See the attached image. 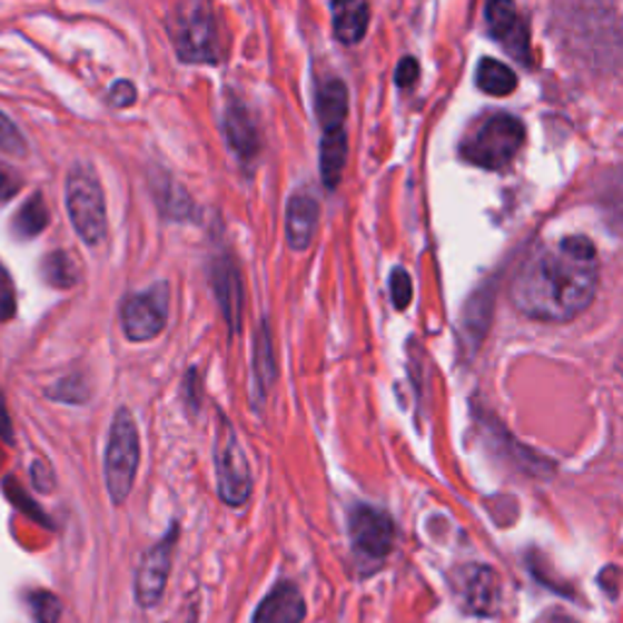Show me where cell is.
<instances>
[{
  "label": "cell",
  "instance_id": "6da1fadb",
  "mask_svg": "<svg viewBox=\"0 0 623 623\" xmlns=\"http://www.w3.org/2000/svg\"><path fill=\"white\" fill-rule=\"evenodd\" d=\"M600 288V256L592 239L573 234L528 254L512 280V303L522 315L563 324L587 309Z\"/></svg>",
  "mask_w": 623,
  "mask_h": 623
},
{
  "label": "cell",
  "instance_id": "7a4b0ae2",
  "mask_svg": "<svg viewBox=\"0 0 623 623\" xmlns=\"http://www.w3.org/2000/svg\"><path fill=\"white\" fill-rule=\"evenodd\" d=\"M317 115L322 122V180L324 186L334 190L339 186L348 139H346V115H348V90L339 78H329L317 90Z\"/></svg>",
  "mask_w": 623,
  "mask_h": 623
},
{
  "label": "cell",
  "instance_id": "3957f363",
  "mask_svg": "<svg viewBox=\"0 0 623 623\" xmlns=\"http://www.w3.org/2000/svg\"><path fill=\"white\" fill-rule=\"evenodd\" d=\"M524 122L514 115L497 112L485 117V120L461 141V156L467 164L487 168V171H500V168L514 161V156L524 147Z\"/></svg>",
  "mask_w": 623,
  "mask_h": 623
},
{
  "label": "cell",
  "instance_id": "277c9868",
  "mask_svg": "<svg viewBox=\"0 0 623 623\" xmlns=\"http://www.w3.org/2000/svg\"><path fill=\"white\" fill-rule=\"evenodd\" d=\"M168 34L180 61L217 63L219 28L210 3H180L168 12Z\"/></svg>",
  "mask_w": 623,
  "mask_h": 623
},
{
  "label": "cell",
  "instance_id": "5b68a950",
  "mask_svg": "<svg viewBox=\"0 0 623 623\" xmlns=\"http://www.w3.org/2000/svg\"><path fill=\"white\" fill-rule=\"evenodd\" d=\"M67 210L78 237L88 246H98L108 234L106 195L88 164H76L67 176Z\"/></svg>",
  "mask_w": 623,
  "mask_h": 623
},
{
  "label": "cell",
  "instance_id": "8992f818",
  "mask_svg": "<svg viewBox=\"0 0 623 623\" xmlns=\"http://www.w3.org/2000/svg\"><path fill=\"white\" fill-rule=\"evenodd\" d=\"M139 467V432L132 412L117 409L106 448V485L112 504H122L135 487Z\"/></svg>",
  "mask_w": 623,
  "mask_h": 623
},
{
  "label": "cell",
  "instance_id": "52a82bcc",
  "mask_svg": "<svg viewBox=\"0 0 623 623\" xmlns=\"http://www.w3.org/2000/svg\"><path fill=\"white\" fill-rule=\"evenodd\" d=\"M215 473H217V492L225 504L241 506L251 497V471L246 453L239 444L237 432L222 419L215 441Z\"/></svg>",
  "mask_w": 623,
  "mask_h": 623
},
{
  "label": "cell",
  "instance_id": "ba28073f",
  "mask_svg": "<svg viewBox=\"0 0 623 623\" xmlns=\"http://www.w3.org/2000/svg\"><path fill=\"white\" fill-rule=\"evenodd\" d=\"M348 534L356 557L366 565H380L395 545L393 518L368 504H358L350 510Z\"/></svg>",
  "mask_w": 623,
  "mask_h": 623
},
{
  "label": "cell",
  "instance_id": "9c48e42d",
  "mask_svg": "<svg viewBox=\"0 0 623 623\" xmlns=\"http://www.w3.org/2000/svg\"><path fill=\"white\" fill-rule=\"evenodd\" d=\"M122 332L129 342H151L168 322V285L159 283L147 293L129 295L120 312Z\"/></svg>",
  "mask_w": 623,
  "mask_h": 623
},
{
  "label": "cell",
  "instance_id": "30bf717a",
  "mask_svg": "<svg viewBox=\"0 0 623 623\" xmlns=\"http://www.w3.org/2000/svg\"><path fill=\"white\" fill-rule=\"evenodd\" d=\"M456 602L471 616H495L502 602L500 577L487 565H463L451 575Z\"/></svg>",
  "mask_w": 623,
  "mask_h": 623
},
{
  "label": "cell",
  "instance_id": "8fae6325",
  "mask_svg": "<svg viewBox=\"0 0 623 623\" xmlns=\"http://www.w3.org/2000/svg\"><path fill=\"white\" fill-rule=\"evenodd\" d=\"M176 541H178V526H171L168 528V534L159 543H154L145 553V557H141L135 577V596L139 606L151 609L161 602L168 575H171Z\"/></svg>",
  "mask_w": 623,
  "mask_h": 623
},
{
  "label": "cell",
  "instance_id": "7c38bea8",
  "mask_svg": "<svg viewBox=\"0 0 623 623\" xmlns=\"http://www.w3.org/2000/svg\"><path fill=\"white\" fill-rule=\"evenodd\" d=\"M485 16L490 34L497 39L506 55L518 63H531L528 24L518 16V10L512 3H490L485 8Z\"/></svg>",
  "mask_w": 623,
  "mask_h": 623
},
{
  "label": "cell",
  "instance_id": "4fadbf2b",
  "mask_svg": "<svg viewBox=\"0 0 623 623\" xmlns=\"http://www.w3.org/2000/svg\"><path fill=\"white\" fill-rule=\"evenodd\" d=\"M319 225V202L312 192L300 190L288 200V215H285V234L293 251L303 254L312 246Z\"/></svg>",
  "mask_w": 623,
  "mask_h": 623
},
{
  "label": "cell",
  "instance_id": "5bb4252c",
  "mask_svg": "<svg viewBox=\"0 0 623 623\" xmlns=\"http://www.w3.org/2000/svg\"><path fill=\"white\" fill-rule=\"evenodd\" d=\"M307 606L293 582H278L258 604L251 623H303Z\"/></svg>",
  "mask_w": 623,
  "mask_h": 623
},
{
  "label": "cell",
  "instance_id": "9a60e30c",
  "mask_svg": "<svg viewBox=\"0 0 623 623\" xmlns=\"http://www.w3.org/2000/svg\"><path fill=\"white\" fill-rule=\"evenodd\" d=\"M212 288L219 307L225 312L229 329L237 334L241 327V278L229 256L212 261Z\"/></svg>",
  "mask_w": 623,
  "mask_h": 623
},
{
  "label": "cell",
  "instance_id": "2e32d148",
  "mask_svg": "<svg viewBox=\"0 0 623 623\" xmlns=\"http://www.w3.org/2000/svg\"><path fill=\"white\" fill-rule=\"evenodd\" d=\"M225 135L229 149L239 156V159L249 161L258 154V135L256 125L251 120L249 110H246L239 100H229L225 112Z\"/></svg>",
  "mask_w": 623,
  "mask_h": 623
},
{
  "label": "cell",
  "instance_id": "e0dca14e",
  "mask_svg": "<svg viewBox=\"0 0 623 623\" xmlns=\"http://www.w3.org/2000/svg\"><path fill=\"white\" fill-rule=\"evenodd\" d=\"M334 34L342 44H358L368 32L370 8L368 3H334Z\"/></svg>",
  "mask_w": 623,
  "mask_h": 623
},
{
  "label": "cell",
  "instance_id": "ac0fdd59",
  "mask_svg": "<svg viewBox=\"0 0 623 623\" xmlns=\"http://www.w3.org/2000/svg\"><path fill=\"white\" fill-rule=\"evenodd\" d=\"M475 83L479 90H483V93L504 98V96L514 93L518 86V78L510 67H506V63H502L497 59H483L477 63Z\"/></svg>",
  "mask_w": 623,
  "mask_h": 623
},
{
  "label": "cell",
  "instance_id": "d6986e66",
  "mask_svg": "<svg viewBox=\"0 0 623 623\" xmlns=\"http://www.w3.org/2000/svg\"><path fill=\"white\" fill-rule=\"evenodd\" d=\"M276 380V360H273V344H270V334L266 322L261 324V332H258V339L254 346V395L261 405L268 385Z\"/></svg>",
  "mask_w": 623,
  "mask_h": 623
},
{
  "label": "cell",
  "instance_id": "ffe728a7",
  "mask_svg": "<svg viewBox=\"0 0 623 623\" xmlns=\"http://www.w3.org/2000/svg\"><path fill=\"white\" fill-rule=\"evenodd\" d=\"M47 225H49V210L44 205V198L39 192H34L32 198L20 207L16 219H12V231H16L20 239H32L37 234H42Z\"/></svg>",
  "mask_w": 623,
  "mask_h": 623
},
{
  "label": "cell",
  "instance_id": "44dd1931",
  "mask_svg": "<svg viewBox=\"0 0 623 623\" xmlns=\"http://www.w3.org/2000/svg\"><path fill=\"white\" fill-rule=\"evenodd\" d=\"M39 270H42V278L51 285V288L69 290L78 283V266L67 251H51L49 256H44Z\"/></svg>",
  "mask_w": 623,
  "mask_h": 623
},
{
  "label": "cell",
  "instance_id": "7402d4cb",
  "mask_svg": "<svg viewBox=\"0 0 623 623\" xmlns=\"http://www.w3.org/2000/svg\"><path fill=\"white\" fill-rule=\"evenodd\" d=\"M0 151L8 156H18V159L28 156V141H24L18 125L3 112H0Z\"/></svg>",
  "mask_w": 623,
  "mask_h": 623
},
{
  "label": "cell",
  "instance_id": "603a6c76",
  "mask_svg": "<svg viewBox=\"0 0 623 623\" xmlns=\"http://www.w3.org/2000/svg\"><path fill=\"white\" fill-rule=\"evenodd\" d=\"M28 604L37 623H59L61 619V602L51 592H32L28 596Z\"/></svg>",
  "mask_w": 623,
  "mask_h": 623
},
{
  "label": "cell",
  "instance_id": "cb8c5ba5",
  "mask_svg": "<svg viewBox=\"0 0 623 623\" xmlns=\"http://www.w3.org/2000/svg\"><path fill=\"white\" fill-rule=\"evenodd\" d=\"M389 293H393V303L397 309H407V305L412 303V278L402 266H397L393 276H389Z\"/></svg>",
  "mask_w": 623,
  "mask_h": 623
},
{
  "label": "cell",
  "instance_id": "d4e9b609",
  "mask_svg": "<svg viewBox=\"0 0 623 623\" xmlns=\"http://www.w3.org/2000/svg\"><path fill=\"white\" fill-rule=\"evenodd\" d=\"M55 399L61 402H71V405H78V402H86L88 399V385L78 378V375H71V378L61 380L55 389L49 393Z\"/></svg>",
  "mask_w": 623,
  "mask_h": 623
},
{
  "label": "cell",
  "instance_id": "484cf974",
  "mask_svg": "<svg viewBox=\"0 0 623 623\" xmlns=\"http://www.w3.org/2000/svg\"><path fill=\"white\" fill-rule=\"evenodd\" d=\"M16 288H12L10 273L6 270V266L0 264V322H8L16 317Z\"/></svg>",
  "mask_w": 623,
  "mask_h": 623
},
{
  "label": "cell",
  "instance_id": "4316f807",
  "mask_svg": "<svg viewBox=\"0 0 623 623\" xmlns=\"http://www.w3.org/2000/svg\"><path fill=\"white\" fill-rule=\"evenodd\" d=\"M22 188L20 176L8 168L6 164H0V205L8 202L12 195H18V190Z\"/></svg>",
  "mask_w": 623,
  "mask_h": 623
},
{
  "label": "cell",
  "instance_id": "83f0119b",
  "mask_svg": "<svg viewBox=\"0 0 623 623\" xmlns=\"http://www.w3.org/2000/svg\"><path fill=\"white\" fill-rule=\"evenodd\" d=\"M137 100V88L129 81H117L110 88V106L112 108H129Z\"/></svg>",
  "mask_w": 623,
  "mask_h": 623
},
{
  "label": "cell",
  "instance_id": "f1b7e54d",
  "mask_svg": "<svg viewBox=\"0 0 623 623\" xmlns=\"http://www.w3.org/2000/svg\"><path fill=\"white\" fill-rule=\"evenodd\" d=\"M397 86L402 88H407V86H414L417 83V78H419V61L414 59V57H405L399 61V67H397Z\"/></svg>",
  "mask_w": 623,
  "mask_h": 623
},
{
  "label": "cell",
  "instance_id": "f546056e",
  "mask_svg": "<svg viewBox=\"0 0 623 623\" xmlns=\"http://www.w3.org/2000/svg\"><path fill=\"white\" fill-rule=\"evenodd\" d=\"M32 483L37 490H42V492H49L51 487H55V477H51V471L42 461H34V465H32Z\"/></svg>",
  "mask_w": 623,
  "mask_h": 623
}]
</instances>
